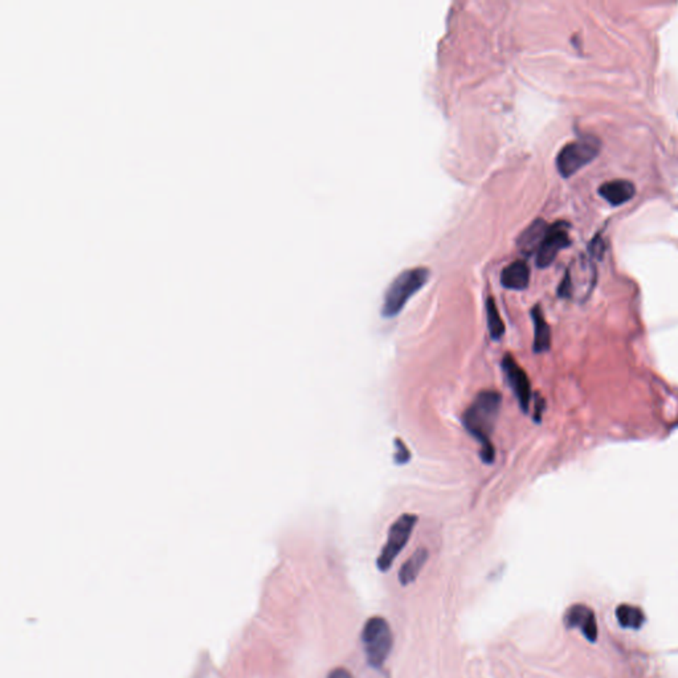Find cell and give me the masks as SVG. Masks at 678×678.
I'll use <instances>...</instances> for the list:
<instances>
[{"label":"cell","instance_id":"cell-16","mask_svg":"<svg viewBox=\"0 0 678 678\" xmlns=\"http://www.w3.org/2000/svg\"><path fill=\"white\" fill-rule=\"evenodd\" d=\"M486 319L493 341H500L505 335V323L501 318L500 310L492 297H489L486 301Z\"/></svg>","mask_w":678,"mask_h":678},{"label":"cell","instance_id":"cell-18","mask_svg":"<svg viewBox=\"0 0 678 678\" xmlns=\"http://www.w3.org/2000/svg\"><path fill=\"white\" fill-rule=\"evenodd\" d=\"M328 678H354V677H353V675H351V673H350V672H348L347 669H345V668H337V669H334V670H332V673L329 675V677Z\"/></svg>","mask_w":678,"mask_h":678},{"label":"cell","instance_id":"cell-6","mask_svg":"<svg viewBox=\"0 0 678 678\" xmlns=\"http://www.w3.org/2000/svg\"><path fill=\"white\" fill-rule=\"evenodd\" d=\"M596 281V270L594 264L583 260L578 269L569 270L563 282L560 284L559 294L566 298H576L585 301L594 291Z\"/></svg>","mask_w":678,"mask_h":678},{"label":"cell","instance_id":"cell-9","mask_svg":"<svg viewBox=\"0 0 678 678\" xmlns=\"http://www.w3.org/2000/svg\"><path fill=\"white\" fill-rule=\"evenodd\" d=\"M564 624L570 629H579L591 642H595L598 638V623L595 613L585 604L571 606L564 615Z\"/></svg>","mask_w":678,"mask_h":678},{"label":"cell","instance_id":"cell-4","mask_svg":"<svg viewBox=\"0 0 678 678\" xmlns=\"http://www.w3.org/2000/svg\"><path fill=\"white\" fill-rule=\"evenodd\" d=\"M416 523L417 516L406 513L391 525L387 535V542L376 559V566L380 571H388L392 567L395 559L398 558V555L408 544Z\"/></svg>","mask_w":678,"mask_h":678},{"label":"cell","instance_id":"cell-10","mask_svg":"<svg viewBox=\"0 0 678 678\" xmlns=\"http://www.w3.org/2000/svg\"><path fill=\"white\" fill-rule=\"evenodd\" d=\"M530 281V269L525 261H514L506 266L501 273V284L513 291H523Z\"/></svg>","mask_w":678,"mask_h":678},{"label":"cell","instance_id":"cell-2","mask_svg":"<svg viewBox=\"0 0 678 678\" xmlns=\"http://www.w3.org/2000/svg\"><path fill=\"white\" fill-rule=\"evenodd\" d=\"M428 279L429 270L423 266H416L401 272L387 289L382 306V316L385 318L396 317L413 294L426 285Z\"/></svg>","mask_w":678,"mask_h":678},{"label":"cell","instance_id":"cell-7","mask_svg":"<svg viewBox=\"0 0 678 678\" xmlns=\"http://www.w3.org/2000/svg\"><path fill=\"white\" fill-rule=\"evenodd\" d=\"M502 370L506 373L507 382L511 387L518 404L523 413L529 411L530 400H532V385L529 380L527 373L518 364L510 354H506L502 360Z\"/></svg>","mask_w":678,"mask_h":678},{"label":"cell","instance_id":"cell-17","mask_svg":"<svg viewBox=\"0 0 678 678\" xmlns=\"http://www.w3.org/2000/svg\"><path fill=\"white\" fill-rule=\"evenodd\" d=\"M395 447H396V452H395V463L396 464H406L410 461V449L408 447L401 441V439H395Z\"/></svg>","mask_w":678,"mask_h":678},{"label":"cell","instance_id":"cell-12","mask_svg":"<svg viewBox=\"0 0 678 678\" xmlns=\"http://www.w3.org/2000/svg\"><path fill=\"white\" fill-rule=\"evenodd\" d=\"M532 323H534V353L542 354L551 346V332L546 321L541 306H534L532 310Z\"/></svg>","mask_w":678,"mask_h":678},{"label":"cell","instance_id":"cell-8","mask_svg":"<svg viewBox=\"0 0 678 678\" xmlns=\"http://www.w3.org/2000/svg\"><path fill=\"white\" fill-rule=\"evenodd\" d=\"M569 245L570 238L567 233V226L564 223H557L554 226H548L545 239L537 251V264L539 268L550 265L555 260L559 251Z\"/></svg>","mask_w":678,"mask_h":678},{"label":"cell","instance_id":"cell-5","mask_svg":"<svg viewBox=\"0 0 678 678\" xmlns=\"http://www.w3.org/2000/svg\"><path fill=\"white\" fill-rule=\"evenodd\" d=\"M600 145L595 138H580L566 145L560 150L557 158V167L559 173L564 178L571 176L572 174L579 171L587 166L599 154Z\"/></svg>","mask_w":678,"mask_h":678},{"label":"cell","instance_id":"cell-13","mask_svg":"<svg viewBox=\"0 0 678 678\" xmlns=\"http://www.w3.org/2000/svg\"><path fill=\"white\" fill-rule=\"evenodd\" d=\"M428 560V551L424 547L417 548L410 558L407 559L399 571V582L401 585H408L416 580Z\"/></svg>","mask_w":678,"mask_h":678},{"label":"cell","instance_id":"cell-14","mask_svg":"<svg viewBox=\"0 0 678 678\" xmlns=\"http://www.w3.org/2000/svg\"><path fill=\"white\" fill-rule=\"evenodd\" d=\"M548 226L544 220H535L530 226H527L518 240L519 248L526 253H532L538 251L542 241L545 239Z\"/></svg>","mask_w":678,"mask_h":678},{"label":"cell","instance_id":"cell-11","mask_svg":"<svg viewBox=\"0 0 678 678\" xmlns=\"http://www.w3.org/2000/svg\"><path fill=\"white\" fill-rule=\"evenodd\" d=\"M599 194L612 206H620L635 197L636 188L628 180H612L600 187Z\"/></svg>","mask_w":678,"mask_h":678},{"label":"cell","instance_id":"cell-15","mask_svg":"<svg viewBox=\"0 0 678 678\" xmlns=\"http://www.w3.org/2000/svg\"><path fill=\"white\" fill-rule=\"evenodd\" d=\"M616 617L619 624L628 629H640L645 623V615L638 607L631 604H622L616 608Z\"/></svg>","mask_w":678,"mask_h":678},{"label":"cell","instance_id":"cell-3","mask_svg":"<svg viewBox=\"0 0 678 678\" xmlns=\"http://www.w3.org/2000/svg\"><path fill=\"white\" fill-rule=\"evenodd\" d=\"M362 642L367 663L375 669H380L394 645V635L385 617L373 616L364 623L362 629Z\"/></svg>","mask_w":678,"mask_h":678},{"label":"cell","instance_id":"cell-1","mask_svg":"<svg viewBox=\"0 0 678 678\" xmlns=\"http://www.w3.org/2000/svg\"><path fill=\"white\" fill-rule=\"evenodd\" d=\"M501 406L502 398L498 391L484 390L477 394L463 416L464 426L479 441L481 459L486 464H492L495 459L492 433L501 411Z\"/></svg>","mask_w":678,"mask_h":678},{"label":"cell","instance_id":"cell-19","mask_svg":"<svg viewBox=\"0 0 678 678\" xmlns=\"http://www.w3.org/2000/svg\"><path fill=\"white\" fill-rule=\"evenodd\" d=\"M544 407H545V401L542 398H538L537 399V403H535V413H534V420L539 422L541 417H542V411H544Z\"/></svg>","mask_w":678,"mask_h":678}]
</instances>
